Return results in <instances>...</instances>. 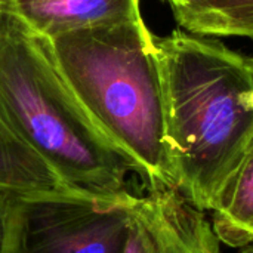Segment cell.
Returning a JSON list of instances; mask_svg holds the SVG:
<instances>
[{"mask_svg": "<svg viewBox=\"0 0 253 253\" xmlns=\"http://www.w3.org/2000/svg\"><path fill=\"white\" fill-rule=\"evenodd\" d=\"M176 188L212 211L253 138V59L176 28L156 37Z\"/></svg>", "mask_w": 253, "mask_h": 253, "instance_id": "obj_1", "label": "cell"}, {"mask_svg": "<svg viewBox=\"0 0 253 253\" xmlns=\"http://www.w3.org/2000/svg\"><path fill=\"white\" fill-rule=\"evenodd\" d=\"M42 39L70 93L145 188L176 187L156 36L144 18Z\"/></svg>", "mask_w": 253, "mask_h": 253, "instance_id": "obj_2", "label": "cell"}, {"mask_svg": "<svg viewBox=\"0 0 253 253\" xmlns=\"http://www.w3.org/2000/svg\"><path fill=\"white\" fill-rule=\"evenodd\" d=\"M0 116L64 190L114 202L135 197L130 163L70 93L43 39L1 4Z\"/></svg>", "mask_w": 253, "mask_h": 253, "instance_id": "obj_3", "label": "cell"}, {"mask_svg": "<svg viewBox=\"0 0 253 253\" xmlns=\"http://www.w3.org/2000/svg\"><path fill=\"white\" fill-rule=\"evenodd\" d=\"M135 197L114 202L64 190L10 196L4 253H125Z\"/></svg>", "mask_w": 253, "mask_h": 253, "instance_id": "obj_4", "label": "cell"}, {"mask_svg": "<svg viewBox=\"0 0 253 253\" xmlns=\"http://www.w3.org/2000/svg\"><path fill=\"white\" fill-rule=\"evenodd\" d=\"M125 253H221V242L206 212L176 187H153L130 206Z\"/></svg>", "mask_w": 253, "mask_h": 253, "instance_id": "obj_5", "label": "cell"}, {"mask_svg": "<svg viewBox=\"0 0 253 253\" xmlns=\"http://www.w3.org/2000/svg\"><path fill=\"white\" fill-rule=\"evenodd\" d=\"M0 4L44 39L142 16L141 0H0Z\"/></svg>", "mask_w": 253, "mask_h": 253, "instance_id": "obj_6", "label": "cell"}, {"mask_svg": "<svg viewBox=\"0 0 253 253\" xmlns=\"http://www.w3.org/2000/svg\"><path fill=\"white\" fill-rule=\"evenodd\" d=\"M211 212L212 228L221 243L237 249L253 245V138Z\"/></svg>", "mask_w": 253, "mask_h": 253, "instance_id": "obj_7", "label": "cell"}, {"mask_svg": "<svg viewBox=\"0 0 253 253\" xmlns=\"http://www.w3.org/2000/svg\"><path fill=\"white\" fill-rule=\"evenodd\" d=\"M58 190H64V187L55 173L0 116V191L9 196H24Z\"/></svg>", "mask_w": 253, "mask_h": 253, "instance_id": "obj_8", "label": "cell"}, {"mask_svg": "<svg viewBox=\"0 0 253 253\" xmlns=\"http://www.w3.org/2000/svg\"><path fill=\"white\" fill-rule=\"evenodd\" d=\"M172 10L188 33L253 39V0H190Z\"/></svg>", "mask_w": 253, "mask_h": 253, "instance_id": "obj_9", "label": "cell"}, {"mask_svg": "<svg viewBox=\"0 0 253 253\" xmlns=\"http://www.w3.org/2000/svg\"><path fill=\"white\" fill-rule=\"evenodd\" d=\"M9 194L0 191V253L6 251V234H7V216H9Z\"/></svg>", "mask_w": 253, "mask_h": 253, "instance_id": "obj_10", "label": "cell"}, {"mask_svg": "<svg viewBox=\"0 0 253 253\" xmlns=\"http://www.w3.org/2000/svg\"><path fill=\"white\" fill-rule=\"evenodd\" d=\"M163 1H168V3L170 4V7H172V6H176V4L187 3V1H190V0H163Z\"/></svg>", "mask_w": 253, "mask_h": 253, "instance_id": "obj_11", "label": "cell"}, {"mask_svg": "<svg viewBox=\"0 0 253 253\" xmlns=\"http://www.w3.org/2000/svg\"><path fill=\"white\" fill-rule=\"evenodd\" d=\"M242 253H253V245H249V246L243 248V251H242Z\"/></svg>", "mask_w": 253, "mask_h": 253, "instance_id": "obj_12", "label": "cell"}]
</instances>
